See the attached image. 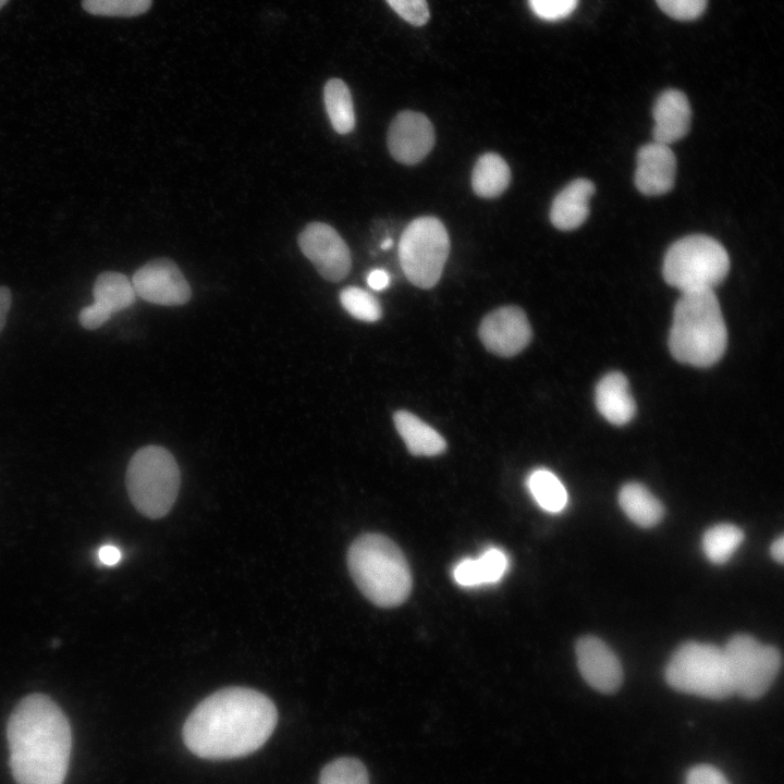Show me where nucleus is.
<instances>
[{
	"label": "nucleus",
	"instance_id": "f257e3e1",
	"mask_svg": "<svg viewBox=\"0 0 784 784\" xmlns=\"http://www.w3.org/2000/svg\"><path fill=\"white\" fill-rule=\"evenodd\" d=\"M278 722L274 703L246 687H229L206 697L183 726L191 752L209 760L247 756L260 748Z\"/></svg>",
	"mask_w": 784,
	"mask_h": 784
},
{
	"label": "nucleus",
	"instance_id": "f03ea898",
	"mask_svg": "<svg viewBox=\"0 0 784 784\" xmlns=\"http://www.w3.org/2000/svg\"><path fill=\"white\" fill-rule=\"evenodd\" d=\"M7 737L10 769L17 784H62L72 734L68 718L50 697H24L9 718Z\"/></svg>",
	"mask_w": 784,
	"mask_h": 784
},
{
	"label": "nucleus",
	"instance_id": "7ed1b4c3",
	"mask_svg": "<svg viewBox=\"0 0 784 784\" xmlns=\"http://www.w3.org/2000/svg\"><path fill=\"white\" fill-rule=\"evenodd\" d=\"M727 330L713 290L682 293L676 302L669 347L673 357L695 367H709L723 356Z\"/></svg>",
	"mask_w": 784,
	"mask_h": 784
},
{
	"label": "nucleus",
	"instance_id": "20e7f679",
	"mask_svg": "<svg viewBox=\"0 0 784 784\" xmlns=\"http://www.w3.org/2000/svg\"><path fill=\"white\" fill-rule=\"evenodd\" d=\"M353 580L363 595L378 607L404 602L412 589V575L400 548L380 534L357 538L347 552Z\"/></svg>",
	"mask_w": 784,
	"mask_h": 784
},
{
	"label": "nucleus",
	"instance_id": "39448f33",
	"mask_svg": "<svg viewBox=\"0 0 784 784\" xmlns=\"http://www.w3.org/2000/svg\"><path fill=\"white\" fill-rule=\"evenodd\" d=\"M180 468L164 448L147 445L132 456L125 483L130 500L144 516L156 519L172 509L180 489Z\"/></svg>",
	"mask_w": 784,
	"mask_h": 784
},
{
	"label": "nucleus",
	"instance_id": "423d86ee",
	"mask_svg": "<svg viewBox=\"0 0 784 784\" xmlns=\"http://www.w3.org/2000/svg\"><path fill=\"white\" fill-rule=\"evenodd\" d=\"M664 677L673 689L702 698L722 700L734 694L723 648L687 641L670 658Z\"/></svg>",
	"mask_w": 784,
	"mask_h": 784
},
{
	"label": "nucleus",
	"instance_id": "0eeeda50",
	"mask_svg": "<svg viewBox=\"0 0 784 784\" xmlns=\"http://www.w3.org/2000/svg\"><path fill=\"white\" fill-rule=\"evenodd\" d=\"M728 270L726 249L716 240L702 234L674 242L665 253L662 267L665 282L682 293L713 290Z\"/></svg>",
	"mask_w": 784,
	"mask_h": 784
},
{
	"label": "nucleus",
	"instance_id": "6e6552de",
	"mask_svg": "<svg viewBox=\"0 0 784 784\" xmlns=\"http://www.w3.org/2000/svg\"><path fill=\"white\" fill-rule=\"evenodd\" d=\"M449 252L448 231L436 217L414 219L400 238L399 259L403 272L420 289H430L438 283Z\"/></svg>",
	"mask_w": 784,
	"mask_h": 784
},
{
	"label": "nucleus",
	"instance_id": "1a4fd4ad",
	"mask_svg": "<svg viewBox=\"0 0 784 784\" xmlns=\"http://www.w3.org/2000/svg\"><path fill=\"white\" fill-rule=\"evenodd\" d=\"M723 650L734 694L748 700L762 697L780 673L779 649L750 635L738 634L728 639Z\"/></svg>",
	"mask_w": 784,
	"mask_h": 784
},
{
	"label": "nucleus",
	"instance_id": "9d476101",
	"mask_svg": "<svg viewBox=\"0 0 784 784\" xmlns=\"http://www.w3.org/2000/svg\"><path fill=\"white\" fill-rule=\"evenodd\" d=\"M298 245L323 279L339 282L348 274L350 249L331 225L323 222L307 224L298 236Z\"/></svg>",
	"mask_w": 784,
	"mask_h": 784
},
{
	"label": "nucleus",
	"instance_id": "9b49d317",
	"mask_svg": "<svg viewBox=\"0 0 784 784\" xmlns=\"http://www.w3.org/2000/svg\"><path fill=\"white\" fill-rule=\"evenodd\" d=\"M131 281L137 296L156 305H184L192 295L191 286L179 267L166 258L145 264Z\"/></svg>",
	"mask_w": 784,
	"mask_h": 784
},
{
	"label": "nucleus",
	"instance_id": "f8f14e48",
	"mask_svg": "<svg viewBox=\"0 0 784 784\" xmlns=\"http://www.w3.org/2000/svg\"><path fill=\"white\" fill-rule=\"evenodd\" d=\"M479 336L492 354L511 357L529 344L531 328L524 310L516 306H504L482 319Z\"/></svg>",
	"mask_w": 784,
	"mask_h": 784
},
{
	"label": "nucleus",
	"instance_id": "ddd939ff",
	"mask_svg": "<svg viewBox=\"0 0 784 784\" xmlns=\"http://www.w3.org/2000/svg\"><path fill=\"white\" fill-rule=\"evenodd\" d=\"M434 145V130L422 113L405 110L396 114L388 131L391 156L403 164L420 162Z\"/></svg>",
	"mask_w": 784,
	"mask_h": 784
},
{
	"label": "nucleus",
	"instance_id": "4468645a",
	"mask_svg": "<svg viewBox=\"0 0 784 784\" xmlns=\"http://www.w3.org/2000/svg\"><path fill=\"white\" fill-rule=\"evenodd\" d=\"M576 659L585 682L602 694H613L622 685L623 669L614 651L596 636H584L576 644Z\"/></svg>",
	"mask_w": 784,
	"mask_h": 784
},
{
	"label": "nucleus",
	"instance_id": "2eb2a0df",
	"mask_svg": "<svg viewBox=\"0 0 784 784\" xmlns=\"http://www.w3.org/2000/svg\"><path fill=\"white\" fill-rule=\"evenodd\" d=\"M635 185L646 196L670 192L675 183L676 158L669 145L652 142L637 152Z\"/></svg>",
	"mask_w": 784,
	"mask_h": 784
},
{
	"label": "nucleus",
	"instance_id": "dca6fc26",
	"mask_svg": "<svg viewBox=\"0 0 784 784\" xmlns=\"http://www.w3.org/2000/svg\"><path fill=\"white\" fill-rule=\"evenodd\" d=\"M652 115L653 140L671 145L689 132L691 109L686 95L677 89H666L657 98Z\"/></svg>",
	"mask_w": 784,
	"mask_h": 784
},
{
	"label": "nucleus",
	"instance_id": "f3484780",
	"mask_svg": "<svg viewBox=\"0 0 784 784\" xmlns=\"http://www.w3.org/2000/svg\"><path fill=\"white\" fill-rule=\"evenodd\" d=\"M595 184L588 179H576L554 197L550 208L551 223L561 231L579 228L589 216V201Z\"/></svg>",
	"mask_w": 784,
	"mask_h": 784
},
{
	"label": "nucleus",
	"instance_id": "a211bd4d",
	"mask_svg": "<svg viewBox=\"0 0 784 784\" xmlns=\"http://www.w3.org/2000/svg\"><path fill=\"white\" fill-rule=\"evenodd\" d=\"M595 400L599 413L615 426H623L635 416L636 404L628 381L621 372L607 373L598 382Z\"/></svg>",
	"mask_w": 784,
	"mask_h": 784
},
{
	"label": "nucleus",
	"instance_id": "6ab92c4d",
	"mask_svg": "<svg viewBox=\"0 0 784 784\" xmlns=\"http://www.w3.org/2000/svg\"><path fill=\"white\" fill-rule=\"evenodd\" d=\"M509 568V558L499 548H488L476 559H464L453 569L454 580L463 587L498 583Z\"/></svg>",
	"mask_w": 784,
	"mask_h": 784
},
{
	"label": "nucleus",
	"instance_id": "aec40b11",
	"mask_svg": "<svg viewBox=\"0 0 784 784\" xmlns=\"http://www.w3.org/2000/svg\"><path fill=\"white\" fill-rule=\"evenodd\" d=\"M393 420L411 454L436 456L445 451L446 443L442 436L416 415L407 411H397Z\"/></svg>",
	"mask_w": 784,
	"mask_h": 784
},
{
	"label": "nucleus",
	"instance_id": "412c9836",
	"mask_svg": "<svg viewBox=\"0 0 784 784\" xmlns=\"http://www.w3.org/2000/svg\"><path fill=\"white\" fill-rule=\"evenodd\" d=\"M618 504L636 525L650 528L664 515L663 504L641 483L628 482L618 492Z\"/></svg>",
	"mask_w": 784,
	"mask_h": 784
},
{
	"label": "nucleus",
	"instance_id": "4be33fe9",
	"mask_svg": "<svg viewBox=\"0 0 784 784\" xmlns=\"http://www.w3.org/2000/svg\"><path fill=\"white\" fill-rule=\"evenodd\" d=\"M511 170L505 160L495 152L481 155L471 172V187L482 198L500 196L509 186Z\"/></svg>",
	"mask_w": 784,
	"mask_h": 784
},
{
	"label": "nucleus",
	"instance_id": "5701e85b",
	"mask_svg": "<svg viewBox=\"0 0 784 784\" xmlns=\"http://www.w3.org/2000/svg\"><path fill=\"white\" fill-rule=\"evenodd\" d=\"M93 295L94 302L111 315L131 307L137 296L132 281L125 274L115 271H105L96 278Z\"/></svg>",
	"mask_w": 784,
	"mask_h": 784
},
{
	"label": "nucleus",
	"instance_id": "b1692460",
	"mask_svg": "<svg viewBox=\"0 0 784 784\" xmlns=\"http://www.w3.org/2000/svg\"><path fill=\"white\" fill-rule=\"evenodd\" d=\"M526 483L531 497L542 510L559 513L567 505V491L559 477L551 470L534 469L527 477Z\"/></svg>",
	"mask_w": 784,
	"mask_h": 784
},
{
	"label": "nucleus",
	"instance_id": "393cba45",
	"mask_svg": "<svg viewBox=\"0 0 784 784\" xmlns=\"http://www.w3.org/2000/svg\"><path fill=\"white\" fill-rule=\"evenodd\" d=\"M323 100L334 131L350 133L355 126V112L347 85L340 78L329 79L324 85Z\"/></svg>",
	"mask_w": 784,
	"mask_h": 784
},
{
	"label": "nucleus",
	"instance_id": "a878e982",
	"mask_svg": "<svg viewBox=\"0 0 784 784\" xmlns=\"http://www.w3.org/2000/svg\"><path fill=\"white\" fill-rule=\"evenodd\" d=\"M744 540V531L727 523L714 525L707 529L701 539L706 558L713 564L726 563Z\"/></svg>",
	"mask_w": 784,
	"mask_h": 784
},
{
	"label": "nucleus",
	"instance_id": "bb28decb",
	"mask_svg": "<svg viewBox=\"0 0 784 784\" xmlns=\"http://www.w3.org/2000/svg\"><path fill=\"white\" fill-rule=\"evenodd\" d=\"M340 302L342 307L355 319L375 322L382 316L378 299L360 287L347 286L343 289L340 293Z\"/></svg>",
	"mask_w": 784,
	"mask_h": 784
},
{
	"label": "nucleus",
	"instance_id": "cd10ccee",
	"mask_svg": "<svg viewBox=\"0 0 784 784\" xmlns=\"http://www.w3.org/2000/svg\"><path fill=\"white\" fill-rule=\"evenodd\" d=\"M319 784H369L366 767L355 758H338L321 771Z\"/></svg>",
	"mask_w": 784,
	"mask_h": 784
},
{
	"label": "nucleus",
	"instance_id": "c85d7f7f",
	"mask_svg": "<svg viewBox=\"0 0 784 784\" xmlns=\"http://www.w3.org/2000/svg\"><path fill=\"white\" fill-rule=\"evenodd\" d=\"M151 0H83V9L94 15L136 16L149 10Z\"/></svg>",
	"mask_w": 784,
	"mask_h": 784
},
{
	"label": "nucleus",
	"instance_id": "c756f323",
	"mask_svg": "<svg viewBox=\"0 0 784 784\" xmlns=\"http://www.w3.org/2000/svg\"><path fill=\"white\" fill-rule=\"evenodd\" d=\"M659 8L669 16L689 21L699 17L706 9L707 0H656Z\"/></svg>",
	"mask_w": 784,
	"mask_h": 784
},
{
	"label": "nucleus",
	"instance_id": "7c9ffc66",
	"mask_svg": "<svg viewBox=\"0 0 784 784\" xmlns=\"http://www.w3.org/2000/svg\"><path fill=\"white\" fill-rule=\"evenodd\" d=\"M531 11L539 19L558 21L568 16L576 8L578 0H528Z\"/></svg>",
	"mask_w": 784,
	"mask_h": 784
},
{
	"label": "nucleus",
	"instance_id": "2f4dec72",
	"mask_svg": "<svg viewBox=\"0 0 784 784\" xmlns=\"http://www.w3.org/2000/svg\"><path fill=\"white\" fill-rule=\"evenodd\" d=\"M388 4L406 22L421 26L429 20L426 0H385Z\"/></svg>",
	"mask_w": 784,
	"mask_h": 784
},
{
	"label": "nucleus",
	"instance_id": "473e14b6",
	"mask_svg": "<svg viewBox=\"0 0 784 784\" xmlns=\"http://www.w3.org/2000/svg\"><path fill=\"white\" fill-rule=\"evenodd\" d=\"M685 784H731L724 773L714 765L700 763L691 767L685 775Z\"/></svg>",
	"mask_w": 784,
	"mask_h": 784
},
{
	"label": "nucleus",
	"instance_id": "72a5a7b5",
	"mask_svg": "<svg viewBox=\"0 0 784 784\" xmlns=\"http://www.w3.org/2000/svg\"><path fill=\"white\" fill-rule=\"evenodd\" d=\"M112 315L97 303L84 307L78 314V320L83 328L96 330L106 323Z\"/></svg>",
	"mask_w": 784,
	"mask_h": 784
},
{
	"label": "nucleus",
	"instance_id": "f704fd0d",
	"mask_svg": "<svg viewBox=\"0 0 784 784\" xmlns=\"http://www.w3.org/2000/svg\"><path fill=\"white\" fill-rule=\"evenodd\" d=\"M122 556L119 548L112 544H105L98 551V560L106 566H113L120 562Z\"/></svg>",
	"mask_w": 784,
	"mask_h": 784
},
{
	"label": "nucleus",
	"instance_id": "c9c22d12",
	"mask_svg": "<svg viewBox=\"0 0 784 784\" xmlns=\"http://www.w3.org/2000/svg\"><path fill=\"white\" fill-rule=\"evenodd\" d=\"M367 284L375 291H382L389 286L390 277L384 270L375 269L368 273Z\"/></svg>",
	"mask_w": 784,
	"mask_h": 784
},
{
	"label": "nucleus",
	"instance_id": "e433bc0d",
	"mask_svg": "<svg viewBox=\"0 0 784 784\" xmlns=\"http://www.w3.org/2000/svg\"><path fill=\"white\" fill-rule=\"evenodd\" d=\"M12 302L11 291L7 286H0V332L2 331L7 315Z\"/></svg>",
	"mask_w": 784,
	"mask_h": 784
},
{
	"label": "nucleus",
	"instance_id": "4c0bfd02",
	"mask_svg": "<svg viewBox=\"0 0 784 784\" xmlns=\"http://www.w3.org/2000/svg\"><path fill=\"white\" fill-rule=\"evenodd\" d=\"M770 553L773 560H775L779 563H783L784 559V538L783 536H780L776 538L771 547H770Z\"/></svg>",
	"mask_w": 784,
	"mask_h": 784
},
{
	"label": "nucleus",
	"instance_id": "58836bf2",
	"mask_svg": "<svg viewBox=\"0 0 784 784\" xmlns=\"http://www.w3.org/2000/svg\"><path fill=\"white\" fill-rule=\"evenodd\" d=\"M393 245V241L391 238H387L382 242L381 248L388 249Z\"/></svg>",
	"mask_w": 784,
	"mask_h": 784
},
{
	"label": "nucleus",
	"instance_id": "ea45409f",
	"mask_svg": "<svg viewBox=\"0 0 784 784\" xmlns=\"http://www.w3.org/2000/svg\"><path fill=\"white\" fill-rule=\"evenodd\" d=\"M9 0H0V9L8 2Z\"/></svg>",
	"mask_w": 784,
	"mask_h": 784
}]
</instances>
